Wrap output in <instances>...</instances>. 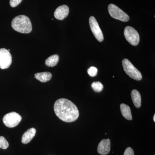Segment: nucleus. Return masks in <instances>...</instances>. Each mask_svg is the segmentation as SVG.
Wrapping results in <instances>:
<instances>
[{"mask_svg": "<svg viewBox=\"0 0 155 155\" xmlns=\"http://www.w3.org/2000/svg\"><path fill=\"white\" fill-rule=\"evenodd\" d=\"M124 155H134L133 149L131 147H127L125 150Z\"/></svg>", "mask_w": 155, "mask_h": 155, "instance_id": "20", "label": "nucleus"}, {"mask_svg": "<svg viewBox=\"0 0 155 155\" xmlns=\"http://www.w3.org/2000/svg\"><path fill=\"white\" fill-rule=\"evenodd\" d=\"M22 0H10V4L11 7L15 8L22 2Z\"/></svg>", "mask_w": 155, "mask_h": 155, "instance_id": "19", "label": "nucleus"}, {"mask_svg": "<svg viewBox=\"0 0 155 155\" xmlns=\"http://www.w3.org/2000/svg\"><path fill=\"white\" fill-rule=\"evenodd\" d=\"M9 147V143L5 138L3 136H0V149L6 150Z\"/></svg>", "mask_w": 155, "mask_h": 155, "instance_id": "17", "label": "nucleus"}, {"mask_svg": "<svg viewBox=\"0 0 155 155\" xmlns=\"http://www.w3.org/2000/svg\"><path fill=\"white\" fill-rule=\"evenodd\" d=\"M153 121L154 122H155V115L154 114V115L153 116Z\"/></svg>", "mask_w": 155, "mask_h": 155, "instance_id": "21", "label": "nucleus"}, {"mask_svg": "<svg viewBox=\"0 0 155 155\" xmlns=\"http://www.w3.org/2000/svg\"><path fill=\"white\" fill-rule=\"evenodd\" d=\"M36 133V130L34 127L28 129L24 133L22 137V142L23 144L29 143L34 137Z\"/></svg>", "mask_w": 155, "mask_h": 155, "instance_id": "11", "label": "nucleus"}, {"mask_svg": "<svg viewBox=\"0 0 155 155\" xmlns=\"http://www.w3.org/2000/svg\"><path fill=\"white\" fill-rule=\"evenodd\" d=\"M131 99L136 107L140 108L141 104V97L140 93L136 90H133L131 93Z\"/></svg>", "mask_w": 155, "mask_h": 155, "instance_id": "12", "label": "nucleus"}, {"mask_svg": "<svg viewBox=\"0 0 155 155\" xmlns=\"http://www.w3.org/2000/svg\"><path fill=\"white\" fill-rule=\"evenodd\" d=\"M120 110L122 116L125 119L128 120H132V114L129 106L125 104H122L120 105Z\"/></svg>", "mask_w": 155, "mask_h": 155, "instance_id": "14", "label": "nucleus"}, {"mask_svg": "<svg viewBox=\"0 0 155 155\" xmlns=\"http://www.w3.org/2000/svg\"><path fill=\"white\" fill-rule=\"evenodd\" d=\"M110 140L109 139L103 140L98 146V153L102 155L107 154L110 150Z\"/></svg>", "mask_w": 155, "mask_h": 155, "instance_id": "9", "label": "nucleus"}, {"mask_svg": "<svg viewBox=\"0 0 155 155\" xmlns=\"http://www.w3.org/2000/svg\"><path fill=\"white\" fill-rule=\"evenodd\" d=\"M125 39L130 45L133 46L138 45L140 41L139 35L137 31L131 26H126L124 30Z\"/></svg>", "mask_w": 155, "mask_h": 155, "instance_id": "6", "label": "nucleus"}, {"mask_svg": "<svg viewBox=\"0 0 155 155\" xmlns=\"http://www.w3.org/2000/svg\"><path fill=\"white\" fill-rule=\"evenodd\" d=\"M54 110L56 116L65 122H74L77 120L79 115L76 106L67 99L57 100L54 105Z\"/></svg>", "mask_w": 155, "mask_h": 155, "instance_id": "1", "label": "nucleus"}, {"mask_svg": "<svg viewBox=\"0 0 155 155\" xmlns=\"http://www.w3.org/2000/svg\"><path fill=\"white\" fill-rule=\"evenodd\" d=\"M59 57L58 54L53 55L49 57L45 61V64L48 67H54L58 64Z\"/></svg>", "mask_w": 155, "mask_h": 155, "instance_id": "15", "label": "nucleus"}, {"mask_svg": "<svg viewBox=\"0 0 155 155\" xmlns=\"http://www.w3.org/2000/svg\"><path fill=\"white\" fill-rule=\"evenodd\" d=\"M98 70L96 67H91L87 70L88 75L91 77H94L97 74Z\"/></svg>", "mask_w": 155, "mask_h": 155, "instance_id": "18", "label": "nucleus"}, {"mask_svg": "<svg viewBox=\"0 0 155 155\" xmlns=\"http://www.w3.org/2000/svg\"><path fill=\"white\" fill-rule=\"evenodd\" d=\"M35 76L41 82H46L51 80L52 75L51 72H45L37 73L35 75Z\"/></svg>", "mask_w": 155, "mask_h": 155, "instance_id": "13", "label": "nucleus"}, {"mask_svg": "<svg viewBox=\"0 0 155 155\" xmlns=\"http://www.w3.org/2000/svg\"><path fill=\"white\" fill-rule=\"evenodd\" d=\"M11 26L14 30L22 33H29L32 31L30 19L25 15L14 17L11 22Z\"/></svg>", "mask_w": 155, "mask_h": 155, "instance_id": "2", "label": "nucleus"}, {"mask_svg": "<svg viewBox=\"0 0 155 155\" xmlns=\"http://www.w3.org/2000/svg\"><path fill=\"white\" fill-rule=\"evenodd\" d=\"M22 120V117L16 112H12L6 114L3 121L7 127L12 128L17 126Z\"/></svg>", "mask_w": 155, "mask_h": 155, "instance_id": "5", "label": "nucleus"}, {"mask_svg": "<svg viewBox=\"0 0 155 155\" xmlns=\"http://www.w3.org/2000/svg\"><path fill=\"white\" fill-rule=\"evenodd\" d=\"M89 22L91 29L95 37L99 41H103L104 39V35L95 17L91 16L90 17Z\"/></svg>", "mask_w": 155, "mask_h": 155, "instance_id": "8", "label": "nucleus"}, {"mask_svg": "<svg viewBox=\"0 0 155 155\" xmlns=\"http://www.w3.org/2000/svg\"><path fill=\"white\" fill-rule=\"evenodd\" d=\"M12 56L8 50L0 49V68L8 69L12 64Z\"/></svg>", "mask_w": 155, "mask_h": 155, "instance_id": "7", "label": "nucleus"}, {"mask_svg": "<svg viewBox=\"0 0 155 155\" xmlns=\"http://www.w3.org/2000/svg\"><path fill=\"white\" fill-rule=\"evenodd\" d=\"M69 13V8L66 5H63L58 7L54 13L56 19L63 20L68 16Z\"/></svg>", "mask_w": 155, "mask_h": 155, "instance_id": "10", "label": "nucleus"}, {"mask_svg": "<svg viewBox=\"0 0 155 155\" xmlns=\"http://www.w3.org/2000/svg\"><path fill=\"white\" fill-rule=\"evenodd\" d=\"M91 87L94 91L96 92H100L103 90L104 88L102 84L99 81H95L92 84Z\"/></svg>", "mask_w": 155, "mask_h": 155, "instance_id": "16", "label": "nucleus"}, {"mask_svg": "<svg viewBox=\"0 0 155 155\" xmlns=\"http://www.w3.org/2000/svg\"><path fill=\"white\" fill-rule=\"evenodd\" d=\"M108 12L111 17L122 22H127L130 19L129 16L116 5L110 4L108 6Z\"/></svg>", "mask_w": 155, "mask_h": 155, "instance_id": "4", "label": "nucleus"}, {"mask_svg": "<svg viewBox=\"0 0 155 155\" xmlns=\"http://www.w3.org/2000/svg\"><path fill=\"white\" fill-rule=\"evenodd\" d=\"M122 64L124 71L129 77L135 80H141L142 78L141 73L128 59H124L122 61Z\"/></svg>", "mask_w": 155, "mask_h": 155, "instance_id": "3", "label": "nucleus"}]
</instances>
